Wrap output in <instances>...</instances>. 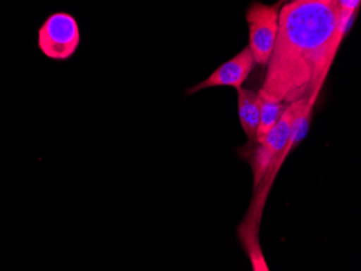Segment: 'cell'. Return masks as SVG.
Segmentation results:
<instances>
[{"instance_id":"cell-8","label":"cell","mask_w":361,"mask_h":271,"mask_svg":"<svg viewBox=\"0 0 361 271\" xmlns=\"http://www.w3.org/2000/svg\"><path fill=\"white\" fill-rule=\"evenodd\" d=\"M334 3H336L341 20L348 25L355 11L360 5V0H334Z\"/></svg>"},{"instance_id":"cell-5","label":"cell","mask_w":361,"mask_h":271,"mask_svg":"<svg viewBox=\"0 0 361 271\" xmlns=\"http://www.w3.org/2000/svg\"><path fill=\"white\" fill-rule=\"evenodd\" d=\"M255 65L257 62L255 56L250 48L247 46L236 56L227 61L218 70H214L208 78L204 79V82L188 88L186 90V96L214 87H233L238 90L248 79L251 72L255 70Z\"/></svg>"},{"instance_id":"cell-4","label":"cell","mask_w":361,"mask_h":271,"mask_svg":"<svg viewBox=\"0 0 361 271\" xmlns=\"http://www.w3.org/2000/svg\"><path fill=\"white\" fill-rule=\"evenodd\" d=\"M293 116V103H290L281 119L271 127L261 143H259V149L255 156V186L267 175L269 170L276 169L285 157V149L291 134Z\"/></svg>"},{"instance_id":"cell-3","label":"cell","mask_w":361,"mask_h":271,"mask_svg":"<svg viewBox=\"0 0 361 271\" xmlns=\"http://www.w3.org/2000/svg\"><path fill=\"white\" fill-rule=\"evenodd\" d=\"M279 4L275 6L253 3L245 20L249 26V48L259 65L267 66L273 54L279 24Z\"/></svg>"},{"instance_id":"cell-6","label":"cell","mask_w":361,"mask_h":271,"mask_svg":"<svg viewBox=\"0 0 361 271\" xmlns=\"http://www.w3.org/2000/svg\"><path fill=\"white\" fill-rule=\"evenodd\" d=\"M238 115L241 127L249 139H255L259 123L261 100L259 93L238 89Z\"/></svg>"},{"instance_id":"cell-7","label":"cell","mask_w":361,"mask_h":271,"mask_svg":"<svg viewBox=\"0 0 361 271\" xmlns=\"http://www.w3.org/2000/svg\"><path fill=\"white\" fill-rule=\"evenodd\" d=\"M259 100H261V113H259V123L257 127V143H261L265 135L271 131V127L281 119L288 104L281 101L274 100L267 95L259 92Z\"/></svg>"},{"instance_id":"cell-1","label":"cell","mask_w":361,"mask_h":271,"mask_svg":"<svg viewBox=\"0 0 361 271\" xmlns=\"http://www.w3.org/2000/svg\"><path fill=\"white\" fill-rule=\"evenodd\" d=\"M348 26L334 0L286 4L259 92L286 104L320 92Z\"/></svg>"},{"instance_id":"cell-2","label":"cell","mask_w":361,"mask_h":271,"mask_svg":"<svg viewBox=\"0 0 361 271\" xmlns=\"http://www.w3.org/2000/svg\"><path fill=\"white\" fill-rule=\"evenodd\" d=\"M80 44V27L76 17L70 12L49 14L38 30V49L54 62L70 61L78 51Z\"/></svg>"}]
</instances>
